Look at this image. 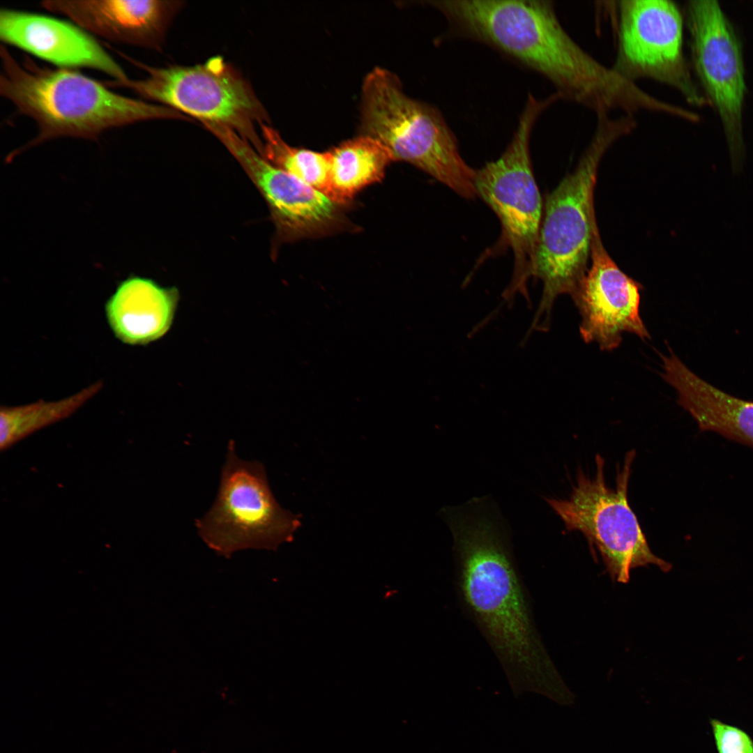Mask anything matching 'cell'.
<instances>
[{"label": "cell", "mask_w": 753, "mask_h": 753, "mask_svg": "<svg viewBox=\"0 0 753 753\" xmlns=\"http://www.w3.org/2000/svg\"><path fill=\"white\" fill-rule=\"evenodd\" d=\"M479 502L444 512L453 536L459 604L493 651L515 696L532 692L565 701L570 692L537 629L508 537Z\"/></svg>", "instance_id": "cell-1"}, {"label": "cell", "mask_w": 753, "mask_h": 753, "mask_svg": "<svg viewBox=\"0 0 753 753\" xmlns=\"http://www.w3.org/2000/svg\"><path fill=\"white\" fill-rule=\"evenodd\" d=\"M0 94L31 118L38 134L27 144L10 153L11 160L22 150L59 137L96 139L103 132L140 121L183 119L177 111L132 99L108 89L69 68H42L29 57L19 63L3 45L0 47Z\"/></svg>", "instance_id": "cell-2"}, {"label": "cell", "mask_w": 753, "mask_h": 753, "mask_svg": "<svg viewBox=\"0 0 753 753\" xmlns=\"http://www.w3.org/2000/svg\"><path fill=\"white\" fill-rule=\"evenodd\" d=\"M637 127L635 116H596L595 131L575 169L545 198L530 277L542 281V294L531 323L548 330L556 299L570 296L588 270L598 227L594 189L598 169L609 149Z\"/></svg>", "instance_id": "cell-3"}, {"label": "cell", "mask_w": 753, "mask_h": 753, "mask_svg": "<svg viewBox=\"0 0 753 753\" xmlns=\"http://www.w3.org/2000/svg\"><path fill=\"white\" fill-rule=\"evenodd\" d=\"M362 95V135L382 143L394 161L414 165L462 197L477 196L476 170L439 110L406 96L396 76L381 68L365 77Z\"/></svg>", "instance_id": "cell-4"}, {"label": "cell", "mask_w": 753, "mask_h": 753, "mask_svg": "<svg viewBox=\"0 0 753 753\" xmlns=\"http://www.w3.org/2000/svg\"><path fill=\"white\" fill-rule=\"evenodd\" d=\"M561 100L554 93L544 99L528 95L512 138L496 160L476 170L474 185L479 196L497 215L503 241L514 254L511 282L502 297L512 304L517 294L531 299L526 282L533 259L543 205L532 169L531 136L539 116Z\"/></svg>", "instance_id": "cell-5"}, {"label": "cell", "mask_w": 753, "mask_h": 753, "mask_svg": "<svg viewBox=\"0 0 753 753\" xmlns=\"http://www.w3.org/2000/svg\"><path fill=\"white\" fill-rule=\"evenodd\" d=\"M144 69L142 79L105 82L107 86L125 87L142 98L157 101L178 112L236 132L261 154L262 139L256 126L266 123V111L251 85L220 56L201 64L155 68L126 57Z\"/></svg>", "instance_id": "cell-6"}, {"label": "cell", "mask_w": 753, "mask_h": 753, "mask_svg": "<svg viewBox=\"0 0 753 753\" xmlns=\"http://www.w3.org/2000/svg\"><path fill=\"white\" fill-rule=\"evenodd\" d=\"M634 457V450L626 454L622 467L617 469L614 488L607 485L604 459L598 455L594 476L579 472L568 499L545 498L568 531L581 532L590 547L597 549L612 580L623 584L639 567L652 565L663 572L671 568L651 551L629 505L628 489Z\"/></svg>", "instance_id": "cell-7"}, {"label": "cell", "mask_w": 753, "mask_h": 753, "mask_svg": "<svg viewBox=\"0 0 753 753\" xmlns=\"http://www.w3.org/2000/svg\"><path fill=\"white\" fill-rule=\"evenodd\" d=\"M300 526L298 517L275 500L264 464L239 458L234 441H229L215 500L195 520L201 540L228 558L247 549L276 551L293 540Z\"/></svg>", "instance_id": "cell-8"}, {"label": "cell", "mask_w": 753, "mask_h": 753, "mask_svg": "<svg viewBox=\"0 0 753 753\" xmlns=\"http://www.w3.org/2000/svg\"><path fill=\"white\" fill-rule=\"evenodd\" d=\"M616 52L611 68L637 83L651 79L677 91L690 105L708 102L683 50V11L671 0L617 1Z\"/></svg>", "instance_id": "cell-9"}, {"label": "cell", "mask_w": 753, "mask_h": 753, "mask_svg": "<svg viewBox=\"0 0 753 753\" xmlns=\"http://www.w3.org/2000/svg\"><path fill=\"white\" fill-rule=\"evenodd\" d=\"M683 11L692 70L709 105L720 117L732 171L738 174L745 158L743 108L747 91L740 41L717 1L690 0Z\"/></svg>", "instance_id": "cell-10"}, {"label": "cell", "mask_w": 753, "mask_h": 753, "mask_svg": "<svg viewBox=\"0 0 753 753\" xmlns=\"http://www.w3.org/2000/svg\"><path fill=\"white\" fill-rule=\"evenodd\" d=\"M591 260V267L571 296L581 317V339L596 343L604 351L618 347L624 333L649 339L639 311L642 286L611 258L598 229L593 238Z\"/></svg>", "instance_id": "cell-11"}, {"label": "cell", "mask_w": 753, "mask_h": 753, "mask_svg": "<svg viewBox=\"0 0 753 753\" xmlns=\"http://www.w3.org/2000/svg\"><path fill=\"white\" fill-rule=\"evenodd\" d=\"M229 152L266 201L280 237L312 236L335 226L339 204L327 195L274 166L243 140L234 141Z\"/></svg>", "instance_id": "cell-12"}, {"label": "cell", "mask_w": 753, "mask_h": 753, "mask_svg": "<svg viewBox=\"0 0 753 753\" xmlns=\"http://www.w3.org/2000/svg\"><path fill=\"white\" fill-rule=\"evenodd\" d=\"M0 38L6 44L66 68L100 70L122 82V68L86 31L67 22L40 14L2 8Z\"/></svg>", "instance_id": "cell-13"}, {"label": "cell", "mask_w": 753, "mask_h": 753, "mask_svg": "<svg viewBox=\"0 0 753 753\" xmlns=\"http://www.w3.org/2000/svg\"><path fill=\"white\" fill-rule=\"evenodd\" d=\"M183 2L161 0H47L41 6L114 42L160 50Z\"/></svg>", "instance_id": "cell-14"}, {"label": "cell", "mask_w": 753, "mask_h": 753, "mask_svg": "<svg viewBox=\"0 0 753 753\" xmlns=\"http://www.w3.org/2000/svg\"><path fill=\"white\" fill-rule=\"evenodd\" d=\"M670 349L668 355L661 356L662 378L676 390L678 404L692 416L699 430L753 448V402L706 381Z\"/></svg>", "instance_id": "cell-15"}, {"label": "cell", "mask_w": 753, "mask_h": 753, "mask_svg": "<svg viewBox=\"0 0 753 753\" xmlns=\"http://www.w3.org/2000/svg\"><path fill=\"white\" fill-rule=\"evenodd\" d=\"M178 298V291L174 287H164L152 279L130 275L118 284L107 301V321L123 343L147 344L168 331Z\"/></svg>", "instance_id": "cell-16"}, {"label": "cell", "mask_w": 753, "mask_h": 753, "mask_svg": "<svg viewBox=\"0 0 753 753\" xmlns=\"http://www.w3.org/2000/svg\"><path fill=\"white\" fill-rule=\"evenodd\" d=\"M329 197L340 204L363 188L381 181L393 160L390 151L379 141L363 135L347 140L329 151Z\"/></svg>", "instance_id": "cell-17"}, {"label": "cell", "mask_w": 753, "mask_h": 753, "mask_svg": "<svg viewBox=\"0 0 753 753\" xmlns=\"http://www.w3.org/2000/svg\"><path fill=\"white\" fill-rule=\"evenodd\" d=\"M100 381L76 393L56 401L38 400L0 410V447L6 449L29 434L68 418L96 395L102 387Z\"/></svg>", "instance_id": "cell-18"}, {"label": "cell", "mask_w": 753, "mask_h": 753, "mask_svg": "<svg viewBox=\"0 0 753 753\" xmlns=\"http://www.w3.org/2000/svg\"><path fill=\"white\" fill-rule=\"evenodd\" d=\"M263 150L261 155L274 166L291 174L329 197L330 155L294 148L268 124L261 126Z\"/></svg>", "instance_id": "cell-19"}, {"label": "cell", "mask_w": 753, "mask_h": 753, "mask_svg": "<svg viewBox=\"0 0 753 753\" xmlns=\"http://www.w3.org/2000/svg\"><path fill=\"white\" fill-rule=\"evenodd\" d=\"M710 722L717 753H753V740L745 731L716 719Z\"/></svg>", "instance_id": "cell-20"}]
</instances>
